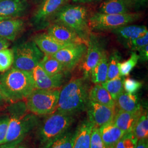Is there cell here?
I'll list each match as a JSON object with an SVG mask.
<instances>
[{"label": "cell", "mask_w": 148, "mask_h": 148, "mask_svg": "<svg viewBox=\"0 0 148 148\" xmlns=\"http://www.w3.org/2000/svg\"><path fill=\"white\" fill-rule=\"evenodd\" d=\"M35 89L31 71L12 68L0 75V90L11 103L26 99Z\"/></svg>", "instance_id": "1"}, {"label": "cell", "mask_w": 148, "mask_h": 148, "mask_svg": "<svg viewBox=\"0 0 148 148\" xmlns=\"http://www.w3.org/2000/svg\"><path fill=\"white\" fill-rule=\"evenodd\" d=\"M84 77L71 79L60 90L56 111L74 115L86 109L89 88Z\"/></svg>", "instance_id": "2"}, {"label": "cell", "mask_w": 148, "mask_h": 148, "mask_svg": "<svg viewBox=\"0 0 148 148\" xmlns=\"http://www.w3.org/2000/svg\"><path fill=\"white\" fill-rule=\"evenodd\" d=\"M9 122L5 143L23 140L39 123L37 115L29 111L25 101L12 103L8 107Z\"/></svg>", "instance_id": "3"}, {"label": "cell", "mask_w": 148, "mask_h": 148, "mask_svg": "<svg viewBox=\"0 0 148 148\" xmlns=\"http://www.w3.org/2000/svg\"><path fill=\"white\" fill-rule=\"evenodd\" d=\"M52 21L68 27L87 45L91 32L88 10L84 6L65 4L56 13Z\"/></svg>", "instance_id": "4"}, {"label": "cell", "mask_w": 148, "mask_h": 148, "mask_svg": "<svg viewBox=\"0 0 148 148\" xmlns=\"http://www.w3.org/2000/svg\"><path fill=\"white\" fill-rule=\"evenodd\" d=\"M74 122L73 115L58 111L48 115L37 130L38 138L43 145L69 130Z\"/></svg>", "instance_id": "5"}, {"label": "cell", "mask_w": 148, "mask_h": 148, "mask_svg": "<svg viewBox=\"0 0 148 148\" xmlns=\"http://www.w3.org/2000/svg\"><path fill=\"white\" fill-rule=\"evenodd\" d=\"M60 90L35 89L26 98L28 110L37 116L48 115L56 111Z\"/></svg>", "instance_id": "6"}, {"label": "cell", "mask_w": 148, "mask_h": 148, "mask_svg": "<svg viewBox=\"0 0 148 148\" xmlns=\"http://www.w3.org/2000/svg\"><path fill=\"white\" fill-rule=\"evenodd\" d=\"M12 49L13 53L12 68L27 71H32L44 56L32 40L17 44Z\"/></svg>", "instance_id": "7"}, {"label": "cell", "mask_w": 148, "mask_h": 148, "mask_svg": "<svg viewBox=\"0 0 148 148\" xmlns=\"http://www.w3.org/2000/svg\"><path fill=\"white\" fill-rule=\"evenodd\" d=\"M140 16V13L131 12L121 14H106L97 12L89 17V25L90 30L112 32L137 21Z\"/></svg>", "instance_id": "8"}, {"label": "cell", "mask_w": 148, "mask_h": 148, "mask_svg": "<svg viewBox=\"0 0 148 148\" xmlns=\"http://www.w3.org/2000/svg\"><path fill=\"white\" fill-rule=\"evenodd\" d=\"M68 0H42L31 18L32 27L39 30L50 25L54 16Z\"/></svg>", "instance_id": "9"}, {"label": "cell", "mask_w": 148, "mask_h": 148, "mask_svg": "<svg viewBox=\"0 0 148 148\" xmlns=\"http://www.w3.org/2000/svg\"><path fill=\"white\" fill-rule=\"evenodd\" d=\"M102 41L95 34L90 33L87 45V51L81 64V70L84 74V78L88 79L92 70L100 60L104 51Z\"/></svg>", "instance_id": "10"}, {"label": "cell", "mask_w": 148, "mask_h": 148, "mask_svg": "<svg viewBox=\"0 0 148 148\" xmlns=\"http://www.w3.org/2000/svg\"><path fill=\"white\" fill-rule=\"evenodd\" d=\"M87 51L85 43L71 44L52 56L63 65L66 71L73 70L83 59Z\"/></svg>", "instance_id": "11"}, {"label": "cell", "mask_w": 148, "mask_h": 148, "mask_svg": "<svg viewBox=\"0 0 148 148\" xmlns=\"http://www.w3.org/2000/svg\"><path fill=\"white\" fill-rule=\"evenodd\" d=\"M86 110H87L88 120L95 127L99 128L112 121L116 108L112 109L89 100Z\"/></svg>", "instance_id": "12"}, {"label": "cell", "mask_w": 148, "mask_h": 148, "mask_svg": "<svg viewBox=\"0 0 148 148\" xmlns=\"http://www.w3.org/2000/svg\"><path fill=\"white\" fill-rule=\"evenodd\" d=\"M31 72L35 89H59L64 81V73L49 75L43 70L39 64L32 69Z\"/></svg>", "instance_id": "13"}, {"label": "cell", "mask_w": 148, "mask_h": 148, "mask_svg": "<svg viewBox=\"0 0 148 148\" xmlns=\"http://www.w3.org/2000/svg\"><path fill=\"white\" fill-rule=\"evenodd\" d=\"M47 33L60 42L66 44L86 43L68 27L59 23H53L47 27Z\"/></svg>", "instance_id": "14"}, {"label": "cell", "mask_w": 148, "mask_h": 148, "mask_svg": "<svg viewBox=\"0 0 148 148\" xmlns=\"http://www.w3.org/2000/svg\"><path fill=\"white\" fill-rule=\"evenodd\" d=\"M27 0H0V18H19L29 8Z\"/></svg>", "instance_id": "15"}, {"label": "cell", "mask_w": 148, "mask_h": 148, "mask_svg": "<svg viewBox=\"0 0 148 148\" xmlns=\"http://www.w3.org/2000/svg\"><path fill=\"white\" fill-rule=\"evenodd\" d=\"M24 26V21L20 18H0V37L13 41Z\"/></svg>", "instance_id": "16"}, {"label": "cell", "mask_w": 148, "mask_h": 148, "mask_svg": "<svg viewBox=\"0 0 148 148\" xmlns=\"http://www.w3.org/2000/svg\"><path fill=\"white\" fill-rule=\"evenodd\" d=\"M32 41L44 55L52 56L60 49L71 44L60 42L47 33H42L35 35Z\"/></svg>", "instance_id": "17"}, {"label": "cell", "mask_w": 148, "mask_h": 148, "mask_svg": "<svg viewBox=\"0 0 148 148\" xmlns=\"http://www.w3.org/2000/svg\"><path fill=\"white\" fill-rule=\"evenodd\" d=\"M119 41L125 46L127 43L148 32L147 27L144 25H125L112 30Z\"/></svg>", "instance_id": "18"}, {"label": "cell", "mask_w": 148, "mask_h": 148, "mask_svg": "<svg viewBox=\"0 0 148 148\" xmlns=\"http://www.w3.org/2000/svg\"><path fill=\"white\" fill-rule=\"evenodd\" d=\"M143 110L138 112H130L116 109L112 122L123 132H132L134 125Z\"/></svg>", "instance_id": "19"}, {"label": "cell", "mask_w": 148, "mask_h": 148, "mask_svg": "<svg viewBox=\"0 0 148 148\" xmlns=\"http://www.w3.org/2000/svg\"><path fill=\"white\" fill-rule=\"evenodd\" d=\"M93 127L88 120L80 123L74 132L73 148H90V135Z\"/></svg>", "instance_id": "20"}, {"label": "cell", "mask_w": 148, "mask_h": 148, "mask_svg": "<svg viewBox=\"0 0 148 148\" xmlns=\"http://www.w3.org/2000/svg\"><path fill=\"white\" fill-rule=\"evenodd\" d=\"M102 140L108 148H114L116 144L125 133L112 121L99 127Z\"/></svg>", "instance_id": "21"}, {"label": "cell", "mask_w": 148, "mask_h": 148, "mask_svg": "<svg viewBox=\"0 0 148 148\" xmlns=\"http://www.w3.org/2000/svg\"><path fill=\"white\" fill-rule=\"evenodd\" d=\"M115 106L118 109L130 112H138L142 111L137 95L123 92L115 100Z\"/></svg>", "instance_id": "22"}, {"label": "cell", "mask_w": 148, "mask_h": 148, "mask_svg": "<svg viewBox=\"0 0 148 148\" xmlns=\"http://www.w3.org/2000/svg\"><path fill=\"white\" fill-rule=\"evenodd\" d=\"M88 99L90 101L112 109L116 108L115 101L110 93L101 84H95L90 88L88 92Z\"/></svg>", "instance_id": "23"}, {"label": "cell", "mask_w": 148, "mask_h": 148, "mask_svg": "<svg viewBox=\"0 0 148 148\" xmlns=\"http://www.w3.org/2000/svg\"><path fill=\"white\" fill-rule=\"evenodd\" d=\"M109 57L106 50L103 51L100 60L92 70L90 77L95 84H101L107 81Z\"/></svg>", "instance_id": "24"}, {"label": "cell", "mask_w": 148, "mask_h": 148, "mask_svg": "<svg viewBox=\"0 0 148 148\" xmlns=\"http://www.w3.org/2000/svg\"><path fill=\"white\" fill-rule=\"evenodd\" d=\"M130 8L125 0H105L98 12L106 14H121L130 13Z\"/></svg>", "instance_id": "25"}, {"label": "cell", "mask_w": 148, "mask_h": 148, "mask_svg": "<svg viewBox=\"0 0 148 148\" xmlns=\"http://www.w3.org/2000/svg\"><path fill=\"white\" fill-rule=\"evenodd\" d=\"M38 64L41 66L43 70L49 75L64 73L66 71L63 65L52 56L44 55Z\"/></svg>", "instance_id": "26"}, {"label": "cell", "mask_w": 148, "mask_h": 148, "mask_svg": "<svg viewBox=\"0 0 148 148\" xmlns=\"http://www.w3.org/2000/svg\"><path fill=\"white\" fill-rule=\"evenodd\" d=\"M74 133L66 131L43 145V148H73Z\"/></svg>", "instance_id": "27"}, {"label": "cell", "mask_w": 148, "mask_h": 148, "mask_svg": "<svg viewBox=\"0 0 148 148\" xmlns=\"http://www.w3.org/2000/svg\"><path fill=\"white\" fill-rule=\"evenodd\" d=\"M132 132L138 140L148 139V116L146 110H143L134 125Z\"/></svg>", "instance_id": "28"}, {"label": "cell", "mask_w": 148, "mask_h": 148, "mask_svg": "<svg viewBox=\"0 0 148 148\" xmlns=\"http://www.w3.org/2000/svg\"><path fill=\"white\" fill-rule=\"evenodd\" d=\"M123 80L124 78L121 76H119L114 79L107 80L101 85L110 93L111 97L115 101L124 92Z\"/></svg>", "instance_id": "29"}, {"label": "cell", "mask_w": 148, "mask_h": 148, "mask_svg": "<svg viewBox=\"0 0 148 148\" xmlns=\"http://www.w3.org/2000/svg\"><path fill=\"white\" fill-rule=\"evenodd\" d=\"M121 57L116 51L114 52L109 58L107 80L114 79L120 76V64Z\"/></svg>", "instance_id": "30"}, {"label": "cell", "mask_w": 148, "mask_h": 148, "mask_svg": "<svg viewBox=\"0 0 148 148\" xmlns=\"http://www.w3.org/2000/svg\"><path fill=\"white\" fill-rule=\"evenodd\" d=\"M13 63V53L8 48L0 50V72L4 73L11 68Z\"/></svg>", "instance_id": "31"}, {"label": "cell", "mask_w": 148, "mask_h": 148, "mask_svg": "<svg viewBox=\"0 0 148 148\" xmlns=\"http://www.w3.org/2000/svg\"><path fill=\"white\" fill-rule=\"evenodd\" d=\"M139 60V56L136 52H132L131 56L127 60L120 63V75L121 76H128L133 68L137 64Z\"/></svg>", "instance_id": "32"}, {"label": "cell", "mask_w": 148, "mask_h": 148, "mask_svg": "<svg viewBox=\"0 0 148 148\" xmlns=\"http://www.w3.org/2000/svg\"><path fill=\"white\" fill-rule=\"evenodd\" d=\"M138 140L137 138L132 132L125 133L117 142L114 148H136Z\"/></svg>", "instance_id": "33"}, {"label": "cell", "mask_w": 148, "mask_h": 148, "mask_svg": "<svg viewBox=\"0 0 148 148\" xmlns=\"http://www.w3.org/2000/svg\"><path fill=\"white\" fill-rule=\"evenodd\" d=\"M90 148H108L101 138L98 127H93L90 140Z\"/></svg>", "instance_id": "34"}, {"label": "cell", "mask_w": 148, "mask_h": 148, "mask_svg": "<svg viewBox=\"0 0 148 148\" xmlns=\"http://www.w3.org/2000/svg\"><path fill=\"white\" fill-rule=\"evenodd\" d=\"M123 85V90L126 93L134 94L142 87V83L136 79L127 78L124 79Z\"/></svg>", "instance_id": "35"}, {"label": "cell", "mask_w": 148, "mask_h": 148, "mask_svg": "<svg viewBox=\"0 0 148 148\" xmlns=\"http://www.w3.org/2000/svg\"><path fill=\"white\" fill-rule=\"evenodd\" d=\"M148 32L143 36L138 37L127 43L125 46L130 48L132 51H138L143 47L148 45Z\"/></svg>", "instance_id": "36"}, {"label": "cell", "mask_w": 148, "mask_h": 148, "mask_svg": "<svg viewBox=\"0 0 148 148\" xmlns=\"http://www.w3.org/2000/svg\"><path fill=\"white\" fill-rule=\"evenodd\" d=\"M8 122V116L0 117V145L4 144L5 142Z\"/></svg>", "instance_id": "37"}, {"label": "cell", "mask_w": 148, "mask_h": 148, "mask_svg": "<svg viewBox=\"0 0 148 148\" xmlns=\"http://www.w3.org/2000/svg\"><path fill=\"white\" fill-rule=\"evenodd\" d=\"M139 60L142 62H145L148 60V46L147 45L138 51Z\"/></svg>", "instance_id": "38"}, {"label": "cell", "mask_w": 148, "mask_h": 148, "mask_svg": "<svg viewBox=\"0 0 148 148\" xmlns=\"http://www.w3.org/2000/svg\"><path fill=\"white\" fill-rule=\"evenodd\" d=\"M130 8H137L145 4L147 0H125Z\"/></svg>", "instance_id": "39"}, {"label": "cell", "mask_w": 148, "mask_h": 148, "mask_svg": "<svg viewBox=\"0 0 148 148\" xmlns=\"http://www.w3.org/2000/svg\"><path fill=\"white\" fill-rule=\"evenodd\" d=\"M23 140H18L13 141L11 142L4 143L0 145V148H16L17 145H18L21 143Z\"/></svg>", "instance_id": "40"}, {"label": "cell", "mask_w": 148, "mask_h": 148, "mask_svg": "<svg viewBox=\"0 0 148 148\" xmlns=\"http://www.w3.org/2000/svg\"><path fill=\"white\" fill-rule=\"evenodd\" d=\"M136 148H148V139L138 140Z\"/></svg>", "instance_id": "41"}, {"label": "cell", "mask_w": 148, "mask_h": 148, "mask_svg": "<svg viewBox=\"0 0 148 148\" xmlns=\"http://www.w3.org/2000/svg\"><path fill=\"white\" fill-rule=\"evenodd\" d=\"M10 45V41L2 37H0V50L8 48Z\"/></svg>", "instance_id": "42"}, {"label": "cell", "mask_w": 148, "mask_h": 148, "mask_svg": "<svg viewBox=\"0 0 148 148\" xmlns=\"http://www.w3.org/2000/svg\"><path fill=\"white\" fill-rule=\"evenodd\" d=\"M7 101V100L6 99L5 97L2 94L0 90V106H3Z\"/></svg>", "instance_id": "43"}, {"label": "cell", "mask_w": 148, "mask_h": 148, "mask_svg": "<svg viewBox=\"0 0 148 148\" xmlns=\"http://www.w3.org/2000/svg\"><path fill=\"white\" fill-rule=\"evenodd\" d=\"M75 3H90L93 2L95 0H72Z\"/></svg>", "instance_id": "44"}, {"label": "cell", "mask_w": 148, "mask_h": 148, "mask_svg": "<svg viewBox=\"0 0 148 148\" xmlns=\"http://www.w3.org/2000/svg\"><path fill=\"white\" fill-rule=\"evenodd\" d=\"M35 4H39L42 0H31Z\"/></svg>", "instance_id": "45"}, {"label": "cell", "mask_w": 148, "mask_h": 148, "mask_svg": "<svg viewBox=\"0 0 148 148\" xmlns=\"http://www.w3.org/2000/svg\"><path fill=\"white\" fill-rule=\"evenodd\" d=\"M16 148H28L27 147H26L25 145H20L19 144L18 145H17L16 147Z\"/></svg>", "instance_id": "46"}]
</instances>
